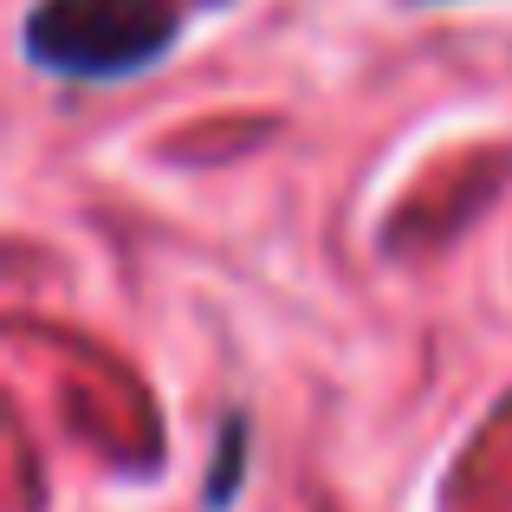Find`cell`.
Listing matches in <instances>:
<instances>
[{
  "label": "cell",
  "mask_w": 512,
  "mask_h": 512,
  "mask_svg": "<svg viewBox=\"0 0 512 512\" xmlns=\"http://www.w3.org/2000/svg\"><path fill=\"white\" fill-rule=\"evenodd\" d=\"M240 448H247V422L240 415H227V428H221V461H214V493H208V506H227L234 500V487H240Z\"/></svg>",
  "instance_id": "2"
},
{
  "label": "cell",
  "mask_w": 512,
  "mask_h": 512,
  "mask_svg": "<svg viewBox=\"0 0 512 512\" xmlns=\"http://www.w3.org/2000/svg\"><path fill=\"white\" fill-rule=\"evenodd\" d=\"M195 13V0H33L20 52L72 85H117L163 65Z\"/></svg>",
  "instance_id": "1"
},
{
  "label": "cell",
  "mask_w": 512,
  "mask_h": 512,
  "mask_svg": "<svg viewBox=\"0 0 512 512\" xmlns=\"http://www.w3.org/2000/svg\"><path fill=\"white\" fill-rule=\"evenodd\" d=\"M422 7H441V0H422Z\"/></svg>",
  "instance_id": "3"
}]
</instances>
